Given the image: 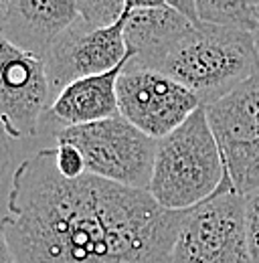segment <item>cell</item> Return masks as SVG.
<instances>
[{
    "label": "cell",
    "mask_w": 259,
    "mask_h": 263,
    "mask_svg": "<svg viewBox=\"0 0 259 263\" xmlns=\"http://www.w3.org/2000/svg\"><path fill=\"white\" fill-rule=\"evenodd\" d=\"M55 140L81 152L87 174L128 189H150L158 140L146 136L122 116L63 128Z\"/></svg>",
    "instance_id": "cell-4"
},
{
    "label": "cell",
    "mask_w": 259,
    "mask_h": 263,
    "mask_svg": "<svg viewBox=\"0 0 259 263\" xmlns=\"http://www.w3.org/2000/svg\"><path fill=\"white\" fill-rule=\"evenodd\" d=\"M168 263H253L245 227V197L227 176L217 195L189 211Z\"/></svg>",
    "instance_id": "cell-5"
},
{
    "label": "cell",
    "mask_w": 259,
    "mask_h": 263,
    "mask_svg": "<svg viewBox=\"0 0 259 263\" xmlns=\"http://www.w3.org/2000/svg\"><path fill=\"white\" fill-rule=\"evenodd\" d=\"M6 206L2 239L14 263H168L189 215L94 174L69 180L55 148L16 166Z\"/></svg>",
    "instance_id": "cell-1"
},
{
    "label": "cell",
    "mask_w": 259,
    "mask_h": 263,
    "mask_svg": "<svg viewBox=\"0 0 259 263\" xmlns=\"http://www.w3.org/2000/svg\"><path fill=\"white\" fill-rule=\"evenodd\" d=\"M53 89L45 61L2 41L0 114L10 138H31L53 105Z\"/></svg>",
    "instance_id": "cell-9"
},
{
    "label": "cell",
    "mask_w": 259,
    "mask_h": 263,
    "mask_svg": "<svg viewBox=\"0 0 259 263\" xmlns=\"http://www.w3.org/2000/svg\"><path fill=\"white\" fill-rule=\"evenodd\" d=\"M229 178L239 195L259 189V67L233 93L207 107Z\"/></svg>",
    "instance_id": "cell-6"
},
{
    "label": "cell",
    "mask_w": 259,
    "mask_h": 263,
    "mask_svg": "<svg viewBox=\"0 0 259 263\" xmlns=\"http://www.w3.org/2000/svg\"><path fill=\"white\" fill-rule=\"evenodd\" d=\"M55 162H57L59 174L69 180H75V178H81L83 174H87L81 152L71 144H63V142L55 144Z\"/></svg>",
    "instance_id": "cell-15"
},
{
    "label": "cell",
    "mask_w": 259,
    "mask_h": 263,
    "mask_svg": "<svg viewBox=\"0 0 259 263\" xmlns=\"http://www.w3.org/2000/svg\"><path fill=\"white\" fill-rule=\"evenodd\" d=\"M0 263H14V257H12V253H10V249H8V245H6V241L2 239V251H0Z\"/></svg>",
    "instance_id": "cell-17"
},
{
    "label": "cell",
    "mask_w": 259,
    "mask_h": 263,
    "mask_svg": "<svg viewBox=\"0 0 259 263\" xmlns=\"http://www.w3.org/2000/svg\"><path fill=\"white\" fill-rule=\"evenodd\" d=\"M191 23L172 2H132L126 23V47L130 65L158 71L172 45L187 33Z\"/></svg>",
    "instance_id": "cell-11"
},
{
    "label": "cell",
    "mask_w": 259,
    "mask_h": 263,
    "mask_svg": "<svg viewBox=\"0 0 259 263\" xmlns=\"http://www.w3.org/2000/svg\"><path fill=\"white\" fill-rule=\"evenodd\" d=\"M253 36H255V45H257V51H259V31L255 34H253Z\"/></svg>",
    "instance_id": "cell-18"
},
{
    "label": "cell",
    "mask_w": 259,
    "mask_h": 263,
    "mask_svg": "<svg viewBox=\"0 0 259 263\" xmlns=\"http://www.w3.org/2000/svg\"><path fill=\"white\" fill-rule=\"evenodd\" d=\"M79 18L77 0H0L2 41L41 61Z\"/></svg>",
    "instance_id": "cell-10"
},
{
    "label": "cell",
    "mask_w": 259,
    "mask_h": 263,
    "mask_svg": "<svg viewBox=\"0 0 259 263\" xmlns=\"http://www.w3.org/2000/svg\"><path fill=\"white\" fill-rule=\"evenodd\" d=\"M245 227L251 259L259 263V189L245 195Z\"/></svg>",
    "instance_id": "cell-16"
},
{
    "label": "cell",
    "mask_w": 259,
    "mask_h": 263,
    "mask_svg": "<svg viewBox=\"0 0 259 263\" xmlns=\"http://www.w3.org/2000/svg\"><path fill=\"white\" fill-rule=\"evenodd\" d=\"M257 67L259 51L251 33L196 23L172 45L158 71L209 107L243 85Z\"/></svg>",
    "instance_id": "cell-2"
},
{
    "label": "cell",
    "mask_w": 259,
    "mask_h": 263,
    "mask_svg": "<svg viewBox=\"0 0 259 263\" xmlns=\"http://www.w3.org/2000/svg\"><path fill=\"white\" fill-rule=\"evenodd\" d=\"M118 105L124 120L154 140L178 130L202 107L196 96L172 77L130 63L118 79Z\"/></svg>",
    "instance_id": "cell-7"
},
{
    "label": "cell",
    "mask_w": 259,
    "mask_h": 263,
    "mask_svg": "<svg viewBox=\"0 0 259 263\" xmlns=\"http://www.w3.org/2000/svg\"><path fill=\"white\" fill-rule=\"evenodd\" d=\"M128 18L130 0L124 16L107 29H89L81 18L77 21L45 61L53 98H57L73 81L107 73L128 59L130 53L124 36Z\"/></svg>",
    "instance_id": "cell-8"
},
{
    "label": "cell",
    "mask_w": 259,
    "mask_h": 263,
    "mask_svg": "<svg viewBox=\"0 0 259 263\" xmlns=\"http://www.w3.org/2000/svg\"><path fill=\"white\" fill-rule=\"evenodd\" d=\"M81 23L89 29H107L116 25L128 6V0H79Z\"/></svg>",
    "instance_id": "cell-14"
},
{
    "label": "cell",
    "mask_w": 259,
    "mask_h": 263,
    "mask_svg": "<svg viewBox=\"0 0 259 263\" xmlns=\"http://www.w3.org/2000/svg\"><path fill=\"white\" fill-rule=\"evenodd\" d=\"M229 176L207 107L158 140L148 193L166 211H191L217 195Z\"/></svg>",
    "instance_id": "cell-3"
},
{
    "label": "cell",
    "mask_w": 259,
    "mask_h": 263,
    "mask_svg": "<svg viewBox=\"0 0 259 263\" xmlns=\"http://www.w3.org/2000/svg\"><path fill=\"white\" fill-rule=\"evenodd\" d=\"M128 59L118 65L116 69L77 79L71 85H67L63 91L55 98L49 114L63 122L65 128L71 126H85V124H96L103 120H112L120 116V105H118V79L128 67Z\"/></svg>",
    "instance_id": "cell-12"
},
{
    "label": "cell",
    "mask_w": 259,
    "mask_h": 263,
    "mask_svg": "<svg viewBox=\"0 0 259 263\" xmlns=\"http://www.w3.org/2000/svg\"><path fill=\"white\" fill-rule=\"evenodd\" d=\"M200 23L255 34L259 31V0H196Z\"/></svg>",
    "instance_id": "cell-13"
}]
</instances>
